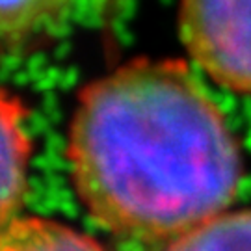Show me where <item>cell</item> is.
Listing matches in <instances>:
<instances>
[{
	"mask_svg": "<svg viewBox=\"0 0 251 251\" xmlns=\"http://www.w3.org/2000/svg\"><path fill=\"white\" fill-rule=\"evenodd\" d=\"M179 36L210 80L251 95V0H180Z\"/></svg>",
	"mask_w": 251,
	"mask_h": 251,
	"instance_id": "obj_2",
	"label": "cell"
},
{
	"mask_svg": "<svg viewBox=\"0 0 251 251\" xmlns=\"http://www.w3.org/2000/svg\"><path fill=\"white\" fill-rule=\"evenodd\" d=\"M166 251H251V210H227L173 238Z\"/></svg>",
	"mask_w": 251,
	"mask_h": 251,
	"instance_id": "obj_6",
	"label": "cell"
},
{
	"mask_svg": "<svg viewBox=\"0 0 251 251\" xmlns=\"http://www.w3.org/2000/svg\"><path fill=\"white\" fill-rule=\"evenodd\" d=\"M75 192L116 236L171 242L227 212L240 147L184 60H130L86 84L67 134Z\"/></svg>",
	"mask_w": 251,
	"mask_h": 251,
	"instance_id": "obj_1",
	"label": "cell"
},
{
	"mask_svg": "<svg viewBox=\"0 0 251 251\" xmlns=\"http://www.w3.org/2000/svg\"><path fill=\"white\" fill-rule=\"evenodd\" d=\"M0 251H104L97 240L49 218L15 216L2 225Z\"/></svg>",
	"mask_w": 251,
	"mask_h": 251,
	"instance_id": "obj_4",
	"label": "cell"
},
{
	"mask_svg": "<svg viewBox=\"0 0 251 251\" xmlns=\"http://www.w3.org/2000/svg\"><path fill=\"white\" fill-rule=\"evenodd\" d=\"M2 119V199L0 224H8L19 216L28 190V166L32 154V142L25 128L26 108L23 100L2 91L0 102Z\"/></svg>",
	"mask_w": 251,
	"mask_h": 251,
	"instance_id": "obj_3",
	"label": "cell"
},
{
	"mask_svg": "<svg viewBox=\"0 0 251 251\" xmlns=\"http://www.w3.org/2000/svg\"><path fill=\"white\" fill-rule=\"evenodd\" d=\"M75 0H0V41L11 50L28 49L58 25Z\"/></svg>",
	"mask_w": 251,
	"mask_h": 251,
	"instance_id": "obj_5",
	"label": "cell"
}]
</instances>
